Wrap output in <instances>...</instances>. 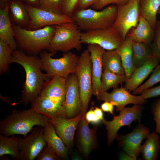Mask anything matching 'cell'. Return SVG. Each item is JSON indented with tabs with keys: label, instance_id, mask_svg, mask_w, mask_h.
<instances>
[{
	"label": "cell",
	"instance_id": "1",
	"mask_svg": "<svg viewBox=\"0 0 160 160\" xmlns=\"http://www.w3.org/2000/svg\"><path fill=\"white\" fill-rule=\"evenodd\" d=\"M12 63L22 66L26 75L20 100L14 104L26 106L39 95L44 82L50 78L42 72L40 58L37 55H28L17 49L13 51Z\"/></svg>",
	"mask_w": 160,
	"mask_h": 160
},
{
	"label": "cell",
	"instance_id": "2",
	"mask_svg": "<svg viewBox=\"0 0 160 160\" xmlns=\"http://www.w3.org/2000/svg\"><path fill=\"white\" fill-rule=\"evenodd\" d=\"M49 119L32 108L14 109L0 121V134L7 137L20 135L24 137L35 126L45 127Z\"/></svg>",
	"mask_w": 160,
	"mask_h": 160
},
{
	"label": "cell",
	"instance_id": "3",
	"mask_svg": "<svg viewBox=\"0 0 160 160\" xmlns=\"http://www.w3.org/2000/svg\"><path fill=\"white\" fill-rule=\"evenodd\" d=\"M12 25L17 49L29 55H37L47 50L55 31L54 25L31 30Z\"/></svg>",
	"mask_w": 160,
	"mask_h": 160
},
{
	"label": "cell",
	"instance_id": "4",
	"mask_svg": "<svg viewBox=\"0 0 160 160\" xmlns=\"http://www.w3.org/2000/svg\"><path fill=\"white\" fill-rule=\"evenodd\" d=\"M117 12V5L113 4L100 11L87 8L75 10L71 18L81 31H86L111 26Z\"/></svg>",
	"mask_w": 160,
	"mask_h": 160
},
{
	"label": "cell",
	"instance_id": "5",
	"mask_svg": "<svg viewBox=\"0 0 160 160\" xmlns=\"http://www.w3.org/2000/svg\"><path fill=\"white\" fill-rule=\"evenodd\" d=\"M55 32L47 51L55 55L59 51L66 52L73 49L81 50V32L73 21L54 25Z\"/></svg>",
	"mask_w": 160,
	"mask_h": 160
},
{
	"label": "cell",
	"instance_id": "6",
	"mask_svg": "<svg viewBox=\"0 0 160 160\" xmlns=\"http://www.w3.org/2000/svg\"><path fill=\"white\" fill-rule=\"evenodd\" d=\"M54 55L46 50L39 54L41 69L49 78H66L69 74L76 73L79 57L70 51L64 52L60 58H53L52 57Z\"/></svg>",
	"mask_w": 160,
	"mask_h": 160
},
{
	"label": "cell",
	"instance_id": "7",
	"mask_svg": "<svg viewBox=\"0 0 160 160\" xmlns=\"http://www.w3.org/2000/svg\"><path fill=\"white\" fill-rule=\"evenodd\" d=\"M82 105V113L85 116L92 94V63L90 54L87 49L79 56L75 73Z\"/></svg>",
	"mask_w": 160,
	"mask_h": 160
},
{
	"label": "cell",
	"instance_id": "8",
	"mask_svg": "<svg viewBox=\"0 0 160 160\" xmlns=\"http://www.w3.org/2000/svg\"><path fill=\"white\" fill-rule=\"evenodd\" d=\"M139 1L140 0H131L125 4L117 5V15L111 27L124 41L129 30L138 24Z\"/></svg>",
	"mask_w": 160,
	"mask_h": 160
},
{
	"label": "cell",
	"instance_id": "9",
	"mask_svg": "<svg viewBox=\"0 0 160 160\" xmlns=\"http://www.w3.org/2000/svg\"><path fill=\"white\" fill-rule=\"evenodd\" d=\"M144 108L142 104L134 105L131 107L124 108L117 116H114L112 120L108 121L104 119L103 123L105 125L107 132L108 144L111 145L115 139L117 132L122 127H130L132 122H140L142 112Z\"/></svg>",
	"mask_w": 160,
	"mask_h": 160
},
{
	"label": "cell",
	"instance_id": "10",
	"mask_svg": "<svg viewBox=\"0 0 160 160\" xmlns=\"http://www.w3.org/2000/svg\"><path fill=\"white\" fill-rule=\"evenodd\" d=\"M82 44H97L107 50L115 49L124 40L111 27L81 32Z\"/></svg>",
	"mask_w": 160,
	"mask_h": 160
},
{
	"label": "cell",
	"instance_id": "11",
	"mask_svg": "<svg viewBox=\"0 0 160 160\" xmlns=\"http://www.w3.org/2000/svg\"><path fill=\"white\" fill-rule=\"evenodd\" d=\"M44 127L33 128L28 136L22 139L19 145L20 155L18 160H34L47 144L44 136Z\"/></svg>",
	"mask_w": 160,
	"mask_h": 160
},
{
	"label": "cell",
	"instance_id": "12",
	"mask_svg": "<svg viewBox=\"0 0 160 160\" xmlns=\"http://www.w3.org/2000/svg\"><path fill=\"white\" fill-rule=\"evenodd\" d=\"M25 6L30 18L26 28L28 30H35L47 26L73 21L71 17L64 15L56 14L38 7L27 5Z\"/></svg>",
	"mask_w": 160,
	"mask_h": 160
},
{
	"label": "cell",
	"instance_id": "13",
	"mask_svg": "<svg viewBox=\"0 0 160 160\" xmlns=\"http://www.w3.org/2000/svg\"><path fill=\"white\" fill-rule=\"evenodd\" d=\"M66 84L63 109L65 118L71 119L79 115L82 113V103L75 73L69 74L66 77Z\"/></svg>",
	"mask_w": 160,
	"mask_h": 160
},
{
	"label": "cell",
	"instance_id": "14",
	"mask_svg": "<svg viewBox=\"0 0 160 160\" xmlns=\"http://www.w3.org/2000/svg\"><path fill=\"white\" fill-rule=\"evenodd\" d=\"M150 133L147 127L140 124L132 132L125 135H117L115 139L119 141V145L126 153L134 160H137L140 153L141 142Z\"/></svg>",
	"mask_w": 160,
	"mask_h": 160
},
{
	"label": "cell",
	"instance_id": "15",
	"mask_svg": "<svg viewBox=\"0 0 160 160\" xmlns=\"http://www.w3.org/2000/svg\"><path fill=\"white\" fill-rule=\"evenodd\" d=\"M99 101H108L116 107V111H120L125 106L130 104L134 105L145 104L147 102L140 95L136 96L131 94L124 87L117 88L110 93L107 91L100 92L97 96Z\"/></svg>",
	"mask_w": 160,
	"mask_h": 160
},
{
	"label": "cell",
	"instance_id": "16",
	"mask_svg": "<svg viewBox=\"0 0 160 160\" xmlns=\"http://www.w3.org/2000/svg\"><path fill=\"white\" fill-rule=\"evenodd\" d=\"M84 116L82 113L77 116L71 119L58 117L49 119V121L53 124L57 134L68 150L71 149L73 146L75 131Z\"/></svg>",
	"mask_w": 160,
	"mask_h": 160
},
{
	"label": "cell",
	"instance_id": "17",
	"mask_svg": "<svg viewBox=\"0 0 160 160\" xmlns=\"http://www.w3.org/2000/svg\"><path fill=\"white\" fill-rule=\"evenodd\" d=\"M89 123L83 116L78 126L77 145L84 157H89L97 144V127L89 128Z\"/></svg>",
	"mask_w": 160,
	"mask_h": 160
},
{
	"label": "cell",
	"instance_id": "18",
	"mask_svg": "<svg viewBox=\"0 0 160 160\" xmlns=\"http://www.w3.org/2000/svg\"><path fill=\"white\" fill-rule=\"evenodd\" d=\"M92 63V94L96 96L100 92V83L102 74V58L105 50L95 44H87Z\"/></svg>",
	"mask_w": 160,
	"mask_h": 160
},
{
	"label": "cell",
	"instance_id": "19",
	"mask_svg": "<svg viewBox=\"0 0 160 160\" xmlns=\"http://www.w3.org/2000/svg\"><path fill=\"white\" fill-rule=\"evenodd\" d=\"M31 103V108L49 119L58 117L65 118L63 105L59 102L39 95Z\"/></svg>",
	"mask_w": 160,
	"mask_h": 160
},
{
	"label": "cell",
	"instance_id": "20",
	"mask_svg": "<svg viewBox=\"0 0 160 160\" xmlns=\"http://www.w3.org/2000/svg\"><path fill=\"white\" fill-rule=\"evenodd\" d=\"M159 63L156 58L152 56L142 66L135 69L131 76L125 82L124 87L129 92L135 90Z\"/></svg>",
	"mask_w": 160,
	"mask_h": 160
},
{
	"label": "cell",
	"instance_id": "21",
	"mask_svg": "<svg viewBox=\"0 0 160 160\" xmlns=\"http://www.w3.org/2000/svg\"><path fill=\"white\" fill-rule=\"evenodd\" d=\"M66 78L55 77L46 81L39 95L47 97L64 104L66 92Z\"/></svg>",
	"mask_w": 160,
	"mask_h": 160
},
{
	"label": "cell",
	"instance_id": "22",
	"mask_svg": "<svg viewBox=\"0 0 160 160\" xmlns=\"http://www.w3.org/2000/svg\"><path fill=\"white\" fill-rule=\"evenodd\" d=\"M155 30L148 22L140 14L138 24L132 28L127 35L133 41L143 43L150 46L153 39Z\"/></svg>",
	"mask_w": 160,
	"mask_h": 160
},
{
	"label": "cell",
	"instance_id": "23",
	"mask_svg": "<svg viewBox=\"0 0 160 160\" xmlns=\"http://www.w3.org/2000/svg\"><path fill=\"white\" fill-rule=\"evenodd\" d=\"M9 15L12 24L26 29L30 21V17L25 5L20 0H10Z\"/></svg>",
	"mask_w": 160,
	"mask_h": 160
},
{
	"label": "cell",
	"instance_id": "24",
	"mask_svg": "<svg viewBox=\"0 0 160 160\" xmlns=\"http://www.w3.org/2000/svg\"><path fill=\"white\" fill-rule=\"evenodd\" d=\"M44 136L47 144L49 145L60 158L68 159V149L57 134L53 124L48 121L44 127Z\"/></svg>",
	"mask_w": 160,
	"mask_h": 160
},
{
	"label": "cell",
	"instance_id": "25",
	"mask_svg": "<svg viewBox=\"0 0 160 160\" xmlns=\"http://www.w3.org/2000/svg\"><path fill=\"white\" fill-rule=\"evenodd\" d=\"M7 3L0 9V39L8 44L13 50L17 49L15 39V32L9 15Z\"/></svg>",
	"mask_w": 160,
	"mask_h": 160
},
{
	"label": "cell",
	"instance_id": "26",
	"mask_svg": "<svg viewBox=\"0 0 160 160\" xmlns=\"http://www.w3.org/2000/svg\"><path fill=\"white\" fill-rule=\"evenodd\" d=\"M115 50L120 57L125 74L129 78L135 69L132 62V40L127 35L125 39Z\"/></svg>",
	"mask_w": 160,
	"mask_h": 160
},
{
	"label": "cell",
	"instance_id": "27",
	"mask_svg": "<svg viewBox=\"0 0 160 160\" xmlns=\"http://www.w3.org/2000/svg\"><path fill=\"white\" fill-rule=\"evenodd\" d=\"M147 139L140 148L142 159L145 160H156L160 150V141L155 131L150 133Z\"/></svg>",
	"mask_w": 160,
	"mask_h": 160
},
{
	"label": "cell",
	"instance_id": "28",
	"mask_svg": "<svg viewBox=\"0 0 160 160\" xmlns=\"http://www.w3.org/2000/svg\"><path fill=\"white\" fill-rule=\"evenodd\" d=\"M160 7V0H140V14L148 22L154 30L158 21L157 15Z\"/></svg>",
	"mask_w": 160,
	"mask_h": 160
},
{
	"label": "cell",
	"instance_id": "29",
	"mask_svg": "<svg viewBox=\"0 0 160 160\" xmlns=\"http://www.w3.org/2000/svg\"><path fill=\"white\" fill-rule=\"evenodd\" d=\"M11 137L0 135V156L9 155L13 159L18 160L20 155L19 144L22 139L15 135Z\"/></svg>",
	"mask_w": 160,
	"mask_h": 160
},
{
	"label": "cell",
	"instance_id": "30",
	"mask_svg": "<svg viewBox=\"0 0 160 160\" xmlns=\"http://www.w3.org/2000/svg\"><path fill=\"white\" fill-rule=\"evenodd\" d=\"M103 71H108L118 74H125L120 57L115 49L107 50L102 58Z\"/></svg>",
	"mask_w": 160,
	"mask_h": 160
},
{
	"label": "cell",
	"instance_id": "31",
	"mask_svg": "<svg viewBox=\"0 0 160 160\" xmlns=\"http://www.w3.org/2000/svg\"><path fill=\"white\" fill-rule=\"evenodd\" d=\"M132 62L135 69L142 66L153 56L150 45L132 41Z\"/></svg>",
	"mask_w": 160,
	"mask_h": 160
},
{
	"label": "cell",
	"instance_id": "32",
	"mask_svg": "<svg viewBox=\"0 0 160 160\" xmlns=\"http://www.w3.org/2000/svg\"><path fill=\"white\" fill-rule=\"evenodd\" d=\"M128 78L125 74H118L108 71H103L100 83V92L107 91L111 88H118Z\"/></svg>",
	"mask_w": 160,
	"mask_h": 160
},
{
	"label": "cell",
	"instance_id": "33",
	"mask_svg": "<svg viewBox=\"0 0 160 160\" xmlns=\"http://www.w3.org/2000/svg\"><path fill=\"white\" fill-rule=\"evenodd\" d=\"M13 50L3 40L0 39V73L6 71L12 57Z\"/></svg>",
	"mask_w": 160,
	"mask_h": 160
},
{
	"label": "cell",
	"instance_id": "34",
	"mask_svg": "<svg viewBox=\"0 0 160 160\" xmlns=\"http://www.w3.org/2000/svg\"><path fill=\"white\" fill-rule=\"evenodd\" d=\"M160 82V64L154 68L150 78L143 84L141 85L135 90L132 92V94H141L144 90L151 87L156 84Z\"/></svg>",
	"mask_w": 160,
	"mask_h": 160
},
{
	"label": "cell",
	"instance_id": "35",
	"mask_svg": "<svg viewBox=\"0 0 160 160\" xmlns=\"http://www.w3.org/2000/svg\"><path fill=\"white\" fill-rule=\"evenodd\" d=\"M63 0H40L38 8L56 14L63 15Z\"/></svg>",
	"mask_w": 160,
	"mask_h": 160
},
{
	"label": "cell",
	"instance_id": "36",
	"mask_svg": "<svg viewBox=\"0 0 160 160\" xmlns=\"http://www.w3.org/2000/svg\"><path fill=\"white\" fill-rule=\"evenodd\" d=\"M153 56L160 63V20L157 22L153 39L150 45Z\"/></svg>",
	"mask_w": 160,
	"mask_h": 160
},
{
	"label": "cell",
	"instance_id": "37",
	"mask_svg": "<svg viewBox=\"0 0 160 160\" xmlns=\"http://www.w3.org/2000/svg\"><path fill=\"white\" fill-rule=\"evenodd\" d=\"M151 110L156 124L155 132L160 136V98L152 103Z\"/></svg>",
	"mask_w": 160,
	"mask_h": 160
},
{
	"label": "cell",
	"instance_id": "38",
	"mask_svg": "<svg viewBox=\"0 0 160 160\" xmlns=\"http://www.w3.org/2000/svg\"><path fill=\"white\" fill-rule=\"evenodd\" d=\"M60 159L47 144L36 158L37 160H59Z\"/></svg>",
	"mask_w": 160,
	"mask_h": 160
},
{
	"label": "cell",
	"instance_id": "39",
	"mask_svg": "<svg viewBox=\"0 0 160 160\" xmlns=\"http://www.w3.org/2000/svg\"><path fill=\"white\" fill-rule=\"evenodd\" d=\"M79 0H63L62 10L63 15L71 17Z\"/></svg>",
	"mask_w": 160,
	"mask_h": 160
},
{
	"label": "cell",
	"instance_id": "40",
	"mask_svg": "<svg viewBox=\"0 0 160 160\" xmlns=\"http://www.w3.org/2000/svg\"><path fill=\"white\" fill-rule=\"evenodd\" d=\"M129 1V0H98L92 7L93 9L100 10L110 4L122 5L128 3Z\"/></svg>",
	"mask_w": 160,
	"mask_h": 160
},
{
	"label": "cell",
	"instance_id": "41",
	"mask_svg": "<svg viewBox=\"0 0 160 160\" xmlns=\"http://www.w3.org/2000/svg\"><path fill=\"white\" fill-rule=\"evenodd\" d=\"M145 99L160 95V85L150 87L144 90L140 94Z\"/></svg>",
	"mask_w": 160,
	"mask_h": 160
},
{
	"label": "cell",
	"instance_id": "42",
	"mask_svg": "<svg viewBox=\"0 0 160 160\" xmlns=\"http://www.w3.org/2000/svg\"><path fill=\"white\" fill-rule=\"evenodd\" d=\"M85 117L87 121L89 123H92L94 124H100L102 121L98 118L95 113L94 109L91 108L86 113Z\"/></svg>",
	"mask_w": 160,
	"mask_h": 160
},
{
	"label": "cell",
	"instance_id": "43",
	"mask_svg": "<svg viewBox=\"0 0 160 160\" xmlns=\"http://www.w3.org/2000/svg\"><path fill=\"white\" fill-rule=\"evenodd\" d=\"M98 0H79L76 7L75 10L87 9L90 6H92Z\"/></svg>",
	"mask_w": 160,
	"mask_h": 160
},
{
	"label": "cell",
	"instance_id": "44",
	"mask_svg": "<svg viewBox=\"0 0 160 160\" xmlns=\"http://www.w3.org/2000/svg\"><path fill=\"white\" fill-rule=\"evenodd\" d=\"M114 105L111 102L105 101L101 104V107L103 111L109 112L114 115Z\"/></svg>",
	"mask_w": 160,
	"mask_h": 160
},
{
	"label": "cell",
	"instance_id": "45",
	"mask_svg": "<svg viewBox=\"0 0 160 160\" xmlns=\"http://www.w3.org/2000/svg\"><path fill=\"white\" fill-rule=\"evenodd\" d=\"M25 4L32 7H38L40 0H20Z\"/></svg>",
	"mask_w": 160,
	"mask_h": 160
},
{
	"label": "cell",
	"instance_id": "46",
	"mask_svg": "<svg viewBox=\"0 0 160 160\" xmlns=\"http://www.w3.org/2000/svg\"><path fill=\"white\" fill-rule=\"evenodd\" d=\"M94 111L96 116L102 121L104 119L103 113L101 108L98 107H95L94 109Z\"/></svg>",
	"mask_w": 160,
	"mask_h": 160
},
{
	"label": "cell",
	"instance_id": "47",
	"mask_svg": "<svg viewBox=\"0 0 160 160\" xmlns=\"http://www.w3.org/2000/svg\"><path fill=\"white\" fill-rule=\"evenodd\" d=\"M120 159L121 160H134L127 153H122L120 154Z\"/></svg>",
	"mask_w": 160,
	"mask_h": 160
},
{
	"label": "cell",
	"instance_id": "48",
	"mask_svg": "<svg viewBox=\"0 0 160 160\" xmlns=\"http://www.w3.org/2000/svg\"><path fill=\"white\" fill-rule=\"evenodd\" d=\"M71 159L73 160H82V158L81 155L78 152L76 151L73 153Z\"/></svg>",
	"mask_w": 160,
	"mask_h": 160
},
{
	"label": "cell",
	"instance_id": "49",
	"mask_svg": "<svg viewBox=\"0 0 160 160\" xmlns=\"http://www.w3.org/2000/svg\"><path fill=\"white\" fill-rule=\"evenodd\" d=\"M10 0H0V8L4 7Z\"/></svg>",
	"mask_w": 160,
	"mask_h": 160
},
{
	"label": "cell",
	"instance_id": "50",
	"mask_svg": "<svg viewBox=\"0 0 160 160\" xmlns=\"http://www.w3.org/2000/svg\"><path fill=\"white\" fill-rule=\"evenodd\" d=\"M0 98L4 101L9 103H11V100L9 98L4 97L2 95H1Z\"/></svg>",
	"mask_w": 160,
	"mask_h": 160
},
{
	"label": "cell",
	"instance_id": "51",
	"mask_svg": "<svg viewBox=\"0 0 160 160\" xmlns=\"http://www.w3.org/2000/svg\"><path fill=\"white\" fill-rule=\"evenodd\" d=\"M158 14L160 15V7L159 8L158 12Z\"/></svg>",
	"mask_w": 160,
	"mask_h": 160
},
{
	"label": "cell",
	"instance_id": "52",
	"mask_svg": "<svg viewBox=\"0 0 160 160\" xmlns=\"http://www.w3.org/2000/svg\"><path fill=\"white\" fill-rule=\"evenodd\" d=\"M159 18H160V17H159Z\"/></svg>",
	"mask_w": 160,
	"mask_h": 160
},
{
	"label": "cell",
	"instance_id": "53",
	"mask_svg": "<svg viewBox=\"0 0 160 160\" xmlns=\"http://www.w3.org/2000/svg\"><path fill=\"white\" fill-rule=\"evenodd\" d=\"M130 0H129V1H130Z\"/></svg>",
	"mask_w": 160,
	"mask_h": 160
}]
</instances>
